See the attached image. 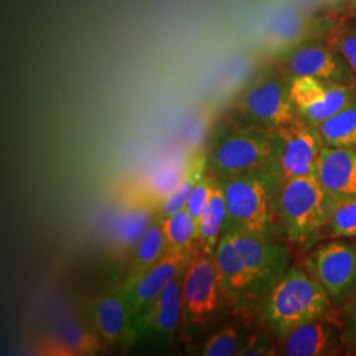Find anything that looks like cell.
Returning a JSON list of instances; mask_svg holds the SVG:
<instances>
[{"mask_svg":"<svg viewBox=\"0 0 356 356\" xmlns=\"http://www.w3.org/2000/svg\"><path fill=\"white\" fill-rule=\"evenodd\" d=\"M332 301L314 276L293 267L264 296L263 317L280 339L316 319L325 318Z\"/></svg>","mask_w":356,"mask_h":356,"instance_id":"1","label":"cell"},{"mask_svg":"<svg viewBox=\"0 0 356 356\" xmlns=\"http://www.w3.org/2000/svg\"><path fill=\"white\" fill-rule=\"evenodd\" d=\"M276 144L270 129L229 126L216 134L207 153L209 169L219 181L272 169ZM275 172V170H273Z\"/></svg>","mask_w":356,"mask_h":356,"instance_id":"2","label":"cell"},{"mask_svg":"<svg viewBox=\"0 0 356 356\" xmlns=\"http://www.w3.org/2000/svg\"><path fill=\"white\" fill-rule=\"evenodd\" d=\"M277 195L282 229L289 242L306 247L326 227L332 198L316 176L294 178L281 184Z\"/></svg>","mask_w":356,"mask_h":356,"instance_id":"3","label":"cell"},{"mask_svg":"<svg viewBox=\"0 0 356 356\" xmlns=\"http://www.w3.org/2000/svg\"><path fill=\"white\" fill-rule=\"evenodd\" d=\"M229 307L214 254L197 248L184 275L182 330L195 337Z\"/></svg>","mask_w":356,"mask_h":356,"instance_id":"4","label":"cell"},{"mask_svg":"<svg viewBox=\"0 0 356 356\" xmlns=\"http://www.w3.org/2000/svg\"><path fill=\"white\" fill-rule=\"evenodd\" d=\"M227 204L223 234L239 231L268 235L270 225L272 195L280 182L272 169L259 170L220 181Z\"/></svg>","mask_w":356,"mask_h":356,"instance_id":"5","label":"cell"},{"mask_svg":"<svg viewBox=\"0 0 356 356\" xmlns=\"http://www.w3.org/2000/svg\"><path fill=\"white\" fill-rule=\"evenodd\" d=\"M270 131L276 144L273 170L280 185L294 178L316 176L319 153L323 148L318 129L297 119Z\"/></svg>","mask_w":356,"mask_h":356,"instance_id":"6","label":"cell"},{"mask_svg":"<svg viewBox=\"0 0 356 356\" xmlns=\"http://www.w3.org/2000/svg\"><path fill=\"white\" fill-rule=\"evenodd\" d=\"M239 107L252 126L266 129L288 126L298 118L289 85L275 73L257 78L243 94Z\"/></svg>","mask_w":356,"mask_h":356,"instance_id":"7","label":"cell"},{"mask_svg":"<svg viewBox=\"0 0 356 356\" xmlns=\"http://www.w3.org/2000/svg\"><path fill=\"white\" fill-rule=\"evenodd\" d=\"M234 236L244 267L252 281L256 300L264 297L291 267V254L285 245L272 242L269 235L227 231Z\"/></svg>","mask_w":356,"mask_h":356,"instance_id":"8","label":"cell"},{"mask_svg":"<svg viewBox=\"0 0 356 356\" xmlns=\"http://www.w3.org/2000/svg\"><path fill=\"white\" fill-rule=\"evenodd\" d=\"M307 267L332 304L342 305L356 291V244L331 241L318 245L307 257Z\"/></svg>","mask_w":356,"mask_h":356,"instance_id":"9","label":"cell"},{"mask_svg":"<svg viewBox=\"0 0 356 356\" xmlns=\"http://www.w3.org/2000/svg\"><path fill=\"white\" fill-rule=\"evenodd\" d=\"M354 88L351 83L323 81L314 76H293L289 83L297 114L316 128L355 101Z\"/></svg>","mask_w":356,"mask_h":356,"instance_id":"10","label":"cell"},{"mask_svg":"<svg viewBox=\"0 0 356 356\" xmlns=\"http://www.w3.org/2000/svg\"><path fill=\"white\" fill-rule=\"evenodd\" d=\"M185 272L172 281L152 304L134 316L135 341H164L182 323V284Z\"/></svg>","mask_w":356,"mask_h":356,"instance_id":"11","label":"cell"},{"mask_svg":"<svg viewBox=\"0 0 356 356\" xmlns=\"http://www.w3.org/2000/svg\"><path fill=\"white\" fill-rule=\"evenodd\" d=\"M194 252L195 251L168 248L161 259L149 268L139 280L129 285H122L128 306L134 316L151 305L172 281L176 280L186 270Z\"/></svg>","mask_w":356,"mask_h":356,"instance_id":"12","label":"cell"},{"mask_svg":"<svg viewBox=\"0 0 356 356\" xmlns=\"http://www.w3.org/2000/svg\"><path fill=\"white\" fill-rule=\"evenodd\" d=\"M293 76H314L323 81L354 83V72L343 57L327 42L306 41L291 53L286 61Z\"/></svg>","mask_w":356,"mask_h":356,"instance_id":"13","label":"cell"},{"mask_svg":"<svg viewBox=\"0 0 356 356\" xmlns=\"http://www.w3.org/2000/svg\"><path fill=\"white\" fill-rule=\"evenodd\" d=\"M91 323L106 346L131 343L134 338V314L122 285L101 296L91 309Z\"/></svg>","mask_w":356,"mask_h":356,"instance_id":"14","label":"cell"},{"mask_svg":"<svg viewBox=\"0 0 356 356\" xmlns=\"http://www.w3.org/2000/svg\"><path fill=\"white\" fill-rule=\"evenodd\" d=\"M214 257L229 309L241 310L252 305L256 301L252 281L231 232L222 234Z\"/></svg>","mask_w":356,"mask_h":356,"instance_id":"15","label":"cell"},{"mask_svg":"<svg viewBox=\"0 0 356 356\" xmlns=\"http://www.w3.org/2000/svg\"><path fill=\"white\" fill-rule=\"evenodd\" d=\"M316 177L332 201L356 197V148L323 145Z\"/></svg>","mask_w":356,"mask_h":356,"instance_id":"16","label":"cell"},{"mask_svg":"<svg viewBox=\"0 0 356 356\" xmlns=\"http://www.w3.org/2000/svg\"><path fill=\"white\" fill-rule=\"evenodd\" d=\"M281 342V354L288 356L332 355L342 344L338 325L323 318L294 329Z\"/></svg>","mask_w":356,"mask_h":356,"instance_id":"17","label":"cell"},{"mask_svg":"<svg viewBox=\"0 0 356 356\" xmlns=\"http://www.w3.org/2000/svg\"><path fill=\"white\" fill-rule=\"evenodd\" d=\"M154 209L148 204L132 201L113 220L110 231L111 250L118 257H124L134 251L144 232L154 222Z\"/></svg>","mask_w":356,"mask_h":356,"instance_id":"18","label":"cell"},{"mask_svg":"<svg viewBox=\"0 0 356 356\" xmlns=\"http://www.w3.org/2000/svg\"><path fill=\"white\" fill-rule=\"evenodd\" d=\"M188 159L189 156H177L156 166L138 185L132 201L160 209L184 177Z\"/></svg>","mask_w":356,"mask_h":356,"instance_id":"19","label":"cell"},{"mask_svg":"<svg viewBox=\"0 0 356 356\" xmlns=\"http://www.w3.org/2000/svg\"><path fill=\"white\" fill-rule=\"evenodd\" d=\"M104 342L95 331H90L76 319H63L54 339L44 344L41 354L48 355H95L104 348Z\"/></svg>","mask_w":356,"mask_h":356,"instance_id":"20","label":"cell"},{"mask_svg":"<svg viewBox=\"0 0 356 356\" xmlns=\"http://www.w3.org/2000/svg\"><path fill=\"white\" fill-rule=\"evenodd\" d=\"M166 250L168 244L165 234L163 229L161 220L159 219V222H153L148 227L139 243L136 244V247L134 248L127 275L122 285H129L139 280L149 268L153 267L161 259Z\"/></svg>","mask_w":356,"mask_h":356,"instance_id":"21","label":"cell"},{"mask_svg":"<svg viewBox=\"0 0 356 356\" xmlns=\"http://www.w3.org/2000/svg\"><path fill=\"white\" fill-rule=\"evenodd\" d=\"M227 219V204L222 182L216 179L211 197L204 207L202 216L198 223L197 248H201L207 254H216V245L223 234L225 223Z\"/></svg>","mask_w":356,"mask_h":356,"instance_id":"22","label":"cell"},{"mask_svg":"<svg viewBox=\"0 0 356 356\" xmlns=\"http://www.w3.org/2000/svg\"><path fill=\"white\" fill-rule=\"evenodd\" d=\"M209 172V160L207 154L204 152H194L188 159V165L184 177L181 178L177 188L166 198L160 206V218L172 216L178 210L186 207V202L191 197V191L197 184Z\"/></svg>","mask_w":356,"mask_h":356,"instance_id":"23","label":"cell"},{"mask_svg":"<svg viewBox=\"0 0 356 356\" xmlns=\"http://www.w3.org/2000/svg\"><path fill=\"white\" fill-rule=\"evenodd\" d=\"M317 129L326 147L356 148V99L319 124Z\"/></svg>","mask_w":356,"mask_h":356,"instance_id":"24","label":"cell"},{"mask_svg":"<svg viewBox=\"0 0 356 356\" xmlns=\"http://www.w3.org/2000/svg\"><path fill=\"white\" fill-rule=\"evenodd\" d=\"M169 250L195 251L198 239V225L186 207L172 216L160 218Z\"/></svg>","mask_w":356,"mask_h":356,"instance_id":"25","label":"cell"},{"mask_svg":"<svg viewBox=\"0 0 356 356\" xmlns=\"http://www.w3.org/2000/svg\"><path fill=\"white\" fill-rule=\"evenodd\" d=\"M326 227L334 238H355L356 197H348L334 201Z\"/></svg>","mask_w":356,"mask_h":356,"instance_id":"26","label":"cell"},{"mask_svg":"<svg viewBox=\"0 0 356 356\" xmlns=\"http://www.w3.org/2000/svg\"><path fill=\"white\" fill-rule=\"evenodd\" d=\"M326 42L343 57L356 76V20L355 23L348 20L338 22L329 31Z\"/></svg>","mask_w":356,"mask_h":356,"instance_id":"27","label":"cell"},{"mask_svg":"<svg viewBox=\"0 0 356 356\" xmlns=\"http://www.w3.org/2000/svg\"><path fill=\"white\" fill-rule=\"evenodd\" d=\"M241 332L235 326H226L211 335L202 348V355L232 356L241 351Z\"/></svg>","mask_w":356,"mask_h":356,"instance_id":"28","label":"cell"},{"mask_svg":"<svg viewBox=\"0 0 356 356\" xmlns=\"http://www.w3.org/2000/svg\"><path fill=\"white\" fill-rule=\"evenodd\" d=\"M216 179L218 178H216V175L209 169V172L204 175V177L197 184L194 191H191V197L186 202V210L195 219L197 225L200 223V219L202 216L204 207H206V204L211 197Z\"/></svg>","mask_w":356,"mask_h":356,"instance_id":"29","label":"cell"},{"mask_svg":"<svg viewBox=\"0 0 356 356\" xmlns=\"http://www.w3.org/2000/svg\"><path fill=\"white\" fill-rule=\"evenodd\" d=\"M341 342L346 348L356 350V291L346 301L344 307L337 321Z\"/></svg>","mask_w":356,"mask_h":356,"instance_id":"30","label":"cell"},{"mask_svg":"<svg viewBox=\"0 0 356 356\" xmlns=\"http://www.w3.org/2000/svg\"><path fill=\"white\" fill-rule=\"evenodd\" d=\"M273 348L266 339L260 337H252L250 341L243 344L242 350L238 355H275Z\"/></svg>","mask_w":356,"mask_h":356,"instance_id":"31","label":"cell"},{"mask_svg":"<svg viewBox=\"0 0 356 356\" xmlns=\"http://www.w3.org/2000/svg\"><path fill=\"white\" fill-rule=\"evenodd\" d=\"M354 0H319L322 7L332 13L334 16H350Z\"/></svg>","mask_w":356,"mask_h":356,"instance_id":"32","label":"cell"},{"mask_svg":"<svg viewBox=\"0 0 356 356\" xmlns=\"http://www.w3.org/2000/svg\"><path fill=\"white\" fill-rule=\"evenodd\" d=\"M351 17H354L355 16L356 17V0H354L353 1V7H351V15H350Z\"/></svg>","mask_w":356,"mask_h":356,"instance_id":"33","label":"cell"}]
</instances>
